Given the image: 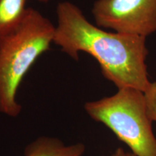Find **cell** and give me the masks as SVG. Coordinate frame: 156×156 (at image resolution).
<instances>
[{"label": "cell", "mask_w": 156, "mask_h": 156, "mask_svg": "<svg viewBox=\"0 0 156 156\" xmlns=\"http://www.w3.org/2000/svg\"><path fill=\"white\" fill-rule=\"evenodd\" d=\"M54 44L74 60L85 52L98 62L101 73L117 88L131 87L145 91L148 78L146 37L108 32L86 18L77 5L62 2L56 9Z\"/></svg>", "instance_id": "6da1fadb"}, {"label": "cell", "mask_w": 156, "mask_h": 156, "mask_svg": "<svg viewBox=\"0 0 156 156\" xmlns=\"http://www.w3.org/2000/svg\"><path fill=\"white\" fill-rule=\"evenodd\" d=\"M56 26L40 12L28 7L17 28L0 38V112L18 116L17 93L23 78L54 44Z\"/></svg>", "instance_id": "7a4b0ae2"}, {"label": "cell", "mask_w": 156, "mask_h": 156, "mask_svg": "<svg viewBox=\"0 0 156 156\" xmlns=\"http://www.w3.org/2000/svg\"><path fill=\"white\" fill-rule=\"evenodd\" d=\"M87 114L110 129L136 156H156V137L147 113L145 94L123 87L115 94L84 105Z\"/></svg>", "instance_id": "3957f363"}, {"label": "cell", "mask_w": 156, "mask_h": 156, "mask_svg": "<svg viewBox=\"0 0 156 156\" xmlns=\"http://www.w3.org/2000/svg\"><path fill=\"white\" fill-rule=\"evenodd\" d=\"M95 25L114 32L147 37L156 32V0H96Z\"/></svg>", "instance_id": "277c9868"}, {"label": "cell", "mask_w": 156, "mask_h": 156, "mask_svg": "<svg viewBox=\"0 0 156 156\" xmlns=\"http://www.w3.org/2000/svg\"><path fill=\"white\" fill-rule=\"evenodd\" d=\"M85 151L82 142L67 145L58 138L44 136L27 146L25 156H83Z\"/></svg>", "instance_id": "5b68a950"}, {"label": "cell", "mask_w": 156, "mask_h": 156, "mask_svg": "<svg viewBox=\"0 0 156 156\" xmlns=\"http://www.w3.org/2000/svg\"><path fill=\"white\" fill-rule=\"evenodd\" d=\"M27 0H0V38L19 26L27 12Z\"/></svg>", "instance_id": "8992f818"}, {"label": "cell", "mask_w": 156, "mask_h": 156, "mask_svg": "<svg viewBox=\"0 0 156 156\" xmlns=\"http://www.w3.org/2000/svg\"><path fill=\"white\" fill-rule=\"evenodd\" d=\"M144 94L150 119L152 122H156V81L151 82Z\"/></svg>", "instance_id": "52a82bcc"}, {"label": "cell", "mask_w": 156, "mask_h": 156, "mask_svg": "<svg viewBox=\"0 0 156 156\" xmlns=\"http://www.w3.org/2000/svg\"><path fill=\"white\" fill-rule=\"evenodd\" d=\"M112 156H136L132 152L124 151L122 147H119L115 151Z\"/></svg>", "instance_id": "ba28073f"}, {"label": "cell", "mask_w": 156, "mask_h": 156, "mask_svg": "<svg viewBox=\"0 0 156 156\" xmlns=\"http://www.w3.org/2000/svg\"><path fill=\"white\" fill-rule=\"evenodd\" d=\"M38 1L41 2H44V3H46V2H48L49 0H38Z\"/></svg>", "instance_id": "9c48e42d"}]
</instances>
